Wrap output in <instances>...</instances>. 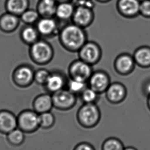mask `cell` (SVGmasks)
I'll return each instance as SVG.
<instances>
[{"mask_svg": "<svg viewBox=\"0 0 150 150\" xmlns=\"http://www.w3.org/2000/svg\"><path fill=\"white\" fill-rule=\"evenodd\" d=\"M41 17L36 9L28 8L20 16L21 21L25 25H35Z\"/></svg>", "mask_w": 150, "mask_h": 150, "instance_id": "26", "label": "cell"}, {"mask_svg": "<svg viewBox=\"0 0 150 150\" xmlns=\"http://www.w3.org/2000/svg\"><path fill=\"white\" fill-rule=\"evenodd\" d=\"M18 128L27 134L33 133L39 129V114L33 110H24L17 116Z\"/></svg>", "mask_w": 150, "mask_h": 150, "instance_id": "4", "label": "cell"}, {"mask_svg": "<svg viewBox=\"0 0 150 150\" xmlns=\"http://www.w3.org/2000/svg\"><path fill=\"white\" fill-rule=\"evenodd\" d=\"M124 144L118 138L111 137L104 140L101 150H124Z\"/></svg>", "mask_w": 150, "mask_h": 150, "instance_id": "29", "label": "cell"}, {"mask_svg": "<svg viewBox=\"0 0 150 150\" xmlns=\"http://www.w3.org/2000/svg\"><path fill=\"white\" fill-rule=\"evenodd\" d=\"M136 65L133 55L128 53H122L117 55L113 63L116 72L122 76L130 75L134 71Z\"/></svg>", "mask_w": 150, "mask_h": 150, "instance_id": "12", "label": "cell"}, {"mask_svg": "<svg viewBox=\"0 0 150 150\" xmlns=\"http://www.w3.org/2000/svg\"><path fill=\"white\" fill-rule=\"evenodd\" d=\"M139 15L144 18H150V0H141Z\"/></svg>", "mask_w": 150, "mask_h": 150, "instance_id": "31", "label": "cell"}, {"mask_svg": "<svg viewBox=\"0 0 150 150\" xmlns=\"http://www.w3.org/2000/svg\"><path fill=\"white\" fill-rule=\"evenodd\" d=\"M75 6L71 22L84 29L90 26L95 18L93 9L81 5Z\"/></svg>", "mask_w": 150, "mask_h": 150, "instance_id": "10", "label": "cell"}, {"mask_svg": "<svg viewBox=\"0 0 150 150\" xmlns=\"http://www.w3.org/2000/svg\"><path fill=\"white\" fill-rule=\"evenodd\" d=\"M57 4L56 0H39L36 10L41 18L55 17Z\"/></svg>", "mask_w": 150, "mask_h": 150, "instance_id": "22", "label": "cell"}, {"mask_svg": "<svg viewBox=\"0 0 150 150\" xmlns=\"http://www.w3.org/2000/svg\"><path fill=\"white\" fill-rule=\"evenodd\" d=\"M30 0H5L4 8L6 12L20 16L29 8Z\"/></svg>", "mask_w": 150, "mask_h": 150, "instance_id": "20", "label": "cell"}, {"mask_svg": "<svg viewBox=\"0 0 150 150\" xmlns=\"http://www.w3.org/2000/svg\"><path fill=\"white\" fill-rule=\"evenodd\" d=\"M75 8V5L73 2L58 3L55 11V18L59 22L71 21Z\"/></svg>", "mask_w": 150, "mask_h": 150, "instance_id": "19", "label": "cell"}, {"mask_svg": "<svg viewBox=\"0 0 150 150\" xmlns=\"http://www.w3.org/2000/svg\"><path fill=\"white\" fill-rule=\"evenodd\" d=\"M146 103H147V106H148V109L150 110V96H149L147 97Z\"/></svg>", "mask_w": 150, "mask_h": 150, "instance_id": "35", "label": "cell"}, {"mask_svg": "<svg viewBox=\"0 0 150 150\" xmlns=\"http://www.w3.org/2000/svg\"><path fill=\"white\" fill-rule=\"evenodd\" d=\"M32 105L33 110L39 114L51 111L53 108L52 95L47 92L37 96L33 100Z\"/></svg>", "mask_w": 150, "mask_h": 150, "instance_id": "18", "label": "cell"}, {"mask_svg": "<svg viewBox=\"0 0 150 150\" xmlns=\"http://www.w3.org/2000/svg\"><path fill=\"white\" fill-rule=\"evenodd\" d=\"M140 2L141 0H117L116 10L125 18H135L139 15Z\"/></svg>", "mask_w": 150, "mask_h": 150, "instance_id": "14", "label": "cell"}, {"mask_svg": "<svg viewBox=\"0 0 150 150\" xmlns=\"http://www.w3.org/2000/svg\"><path fill=\"white\" fill-rule=\"evenodd\" d=\"M96 2H98L101 4H105L111 1L112 0H96Z\"/></svg>", "mask_w": 150, "mask_h": 150, "instance_id": "34", "label": "cell"}, {"mask_svg": "<svg viewBox=\"0 0 150 150\" xmlns=\"http://www.w3.org/2000/svg\"><path fill=\"white\" fill-rule=\"evenodd\" d=\"M17 128V116L8 110H0V133L8 134Z\"/></svg>", "mask_w": 150, "mask_h": 150, "instance_id": "17", "label": "cell"}, {"mask_svg": "<svg viewBox=\"0 0 150 150\" xmlns=\"http://www.w3.org/2000/svg\"><path fill=\"white\" fill-rule=\"evenodd\" d=\"M50 71L45 68H40L35 71L34 82L39 85L44 86L49 77Z\"/></svg>", "mask_w": 150, "mask_h": 150, "instance_id": "30", "label": "cell"}, {"mask_svg": "<svg viewBox=\"0 0 150 150\" xmlns=\"http://www.w3.org/2000/svg\"><path fill=\"white\" fill-rule=\"evenodd\" d=\"M35 72V69L31 65H20L14 69L12 73V81L18 87H28L34 82Z\"/></svg>", "mask_w": 150, "mask_h": 150, "instance_id": "6", "label": "cell"}, {"mask_svg": "<svg viewBox=\"0 0 150 150\" xmlns=\"http://www.w3.org/2000/svg\"><path fill=\"white\" fill-rule=\"evenodd\" d=\"M92 66L79 59L72 62L68 67L69 78L88 82L93 72Z\"/></svg>", "mask_w": 150, "mask_h": 150, "instance_id": "8", "label": "cell"}, {"mask_svg": "<svg viewBox=\"0 0 150 150\" xmlns=\"http://www.w3.org/2000/svg\"><path fill=\"white\" fill-rule=\"evenodd\" d=\"M55 123V117L51 112H47L39 114L40 127L43 129H50Z\"/></svg>", "mask_w": 150, "mask_h": 150, "instance_id": "28", "label": "cell"}, {"mask_svg": "<svg viewBox=\"0 0 150 150\" xmlns=\"http://www.w3.org/2000/svg\"><path fill=\"white\" fill-rule=\"evenodd\" d=\"M7 135L8 142L13 146H20L24 142L25 133L18 128H16Z\"/></svg>", "mask_w": 150, "mask_h": 150, "instance_id": "25", "label": "cell"}, {"mask_svg": "<svg viewBox=\"0 0 150 150\" xmlns=\"http://www.w3.org/2000/svg\"><path fill=\"white\" fill-rule=\"evenodd\" d=\"M74 0H56L57 3H62V2H73Z\"/></svg>", "mask_w": 150, "mask_h": 150, "instance_id": "37", "label": "cell"}, {"mask_svg": "<svg viewBox=\"0 0 150 150\" xmlns=\"http://www.w3.org/2000/svg\"><path fill=\"white\" fill-rule=\"evenodd\" d=\"M29 55L31 60L36 65L44 66L52 61L54 55V51L50 43L41 38L29 46Z\"/></svg>", "mask_w": 150, "mask_h": 150, "instance_id": "2", "label": "cell"}, {"mask_svg": "<svg viewBox=\"0 0 150 150\" xmlns=\"http://www.w3.org/2000/svg\"><path fill=\"white\" fill-rule=\"evenodd\" d=\"M39 34L44 38L58 36L61 27L59 22L55 17L40 18L35 25Z\"/></svg>", "mask_w": 150, "mask_h": 150, "instance_id": "9", "label": "cell"}, {"mask_svg": "<svg viewBox=\"0 0 150 150\" xmlns=\"http://www.w3.org/2000/svg\"><path fill=\"white\" fill-rule=\"evenodd\" d=\"M88 86L87 82L69 78L66 88L76 96H79Z\"/></svg>", "mask_w": 150, "mask_h": 150, "instance_id": "24", "label": "cell"}, {"mask_svg": "<svg viewBox=\"0 0 150 150\" xmlns=\"http://www.w3.org/2000/svg\"><path fill=\"white\" fill-rule=\"evenodd\" d=\"M136 65L142 68H150V47L142 46L134 51L132 55Z\"/></svg>", "mask_w": 150, "mask_h": 150, "instance_id": "23", "label": "cell"}, {"mask_svg": "<svg viewBox=\"0 0 150 150\" xmlns=\"http://www.w3.org/2000/svg\"><path fill=\"white\" fill-rule=\"evenodd\" d=\"M105 98L110 103L117 105L122 103L127 96V90L123 83H111L105 92Z\"/></svg>", "mask_w": 150, "mask_h": 150, "instance_id": "15", "label": "cell"}, {"mask_svg": "<svg viewBox=\"0 0 150 150\" xmlns=\"http://www.w3.org/2000/svg\"><path fill=\"white\" fill-rule=\"evenodd\" d=\"M20 36L23 42L28 46L33 45L41 38L36 27L30 25H25L23 27Z\"/></svg>", "mask_w": 150, "mask_h": 150, "instance_id": "21", "label": "cell"}, {"mask_svg": "<svg viewBox=\"0 0 150 150\" xmlns=\"http://www.w3.org/2000/svg\"><path fill=\"white\" fill-rule=\"evenodd\" d=\"M144 91L145 94L146 95V97L150 96V81H148L144 84Z\"/></svg>", "mask_w": 150, "mask_h": 150, "instance_id": "33", "label": "cell"}, {"mask_svg": "<svg viewBox=\"0 0 150 150\" xmlns=\"http://www.w3.org/2000/svg\"><path fill=\"white\" fill-rule=\"evenodd\" d=\"M124 150H137L135 148L133 147V146H128V147H126L124 149Z\"/></svg>", "mask_w": 150, "mask_h": 150, "instance_id": "36", "label": "cell"}, {"mask_svg": "<svg viewBox=\"0 0 150 150\" xmlns=\"http://www.w3.org/2000/svg\"><path fill=\"white\" fill-rule=\"evenodd\" d=\"M77 53L79 59L92 66L100 61L103 55L100 45L92 41H88Z\"/></svg>", "mask_w": 150, "mask_h": 150, "instance_id": "5", "label": "cell"}, {"mask_svg": "<svg viewBox=\"0 0 150 150\" xmlns=\"http://www.w3.org/2000/svg\"><path fill=\"white\" fill-rule=\"evenodd\" d=\"M21 22L20 16L5 11L0 14V30L7 33H13L18 29Z\"/></svg>", "mask_w": 150, "mask_h": 150, "instance_id": "16", "label": "cell"}, {"mask_svg": "<svg viewBox=\"0 0 150 150\" xmlns=\"http://www.w3.org/2000/svg\"><path fill=\"white\" fill-rule=\"evenodd\" d=\"M83 103H97L100 94L88 86L79 96Z\"/></svg>", "mask_w": 150, "mask_h": 150, "instance_id": "27", "label": "cell"}, {"mask_svg": "<svg viewBox=\"0 0 150 150\" xmlns=\"http://www.w3.org/2000/svg\"><path fill=\"white\" fill-rule=\"evenodd\" d=\"M59 40L61 46L70 52H78L88 41L86 29L73 23H67L61 27L59 32Z\"/></svg>", "mask_w": 150, "mask_h": 150, "instance_id": "1", "label": "cell"}, {"mask_svg": "<svg viewBox=\"0 0 150 150\" xmlns=\"http://www.w3.org/2000/svg\"><path fill=\"white\" fill-rule=\"evenodd\" d=\"M53 108L59 111L72 109L77 103V96L65 88L52 94Z\"/></svg>", "mask_w": 150, "mask_h": 150, "instance_id": "7", "label": "cell"}, {"mask_svg": "<svg viewBox=\"0 0 150 150\" xmlns=\"http://www.w3.org/2000/svg\"><path fill=\"white\" fill-rule=\"evenodd\" d=\"M101 119V111L96 103H83L76 113L77 122L85 129L98 126Z\"/></svg>", "mask_w": 150, "mask_h": 150, "instance_id": "3", "label": "cell"}, {"mask_svg": "<svg viewBox=\"0 0 150 150\" xmlns=\"http://www.w3.org/2000/svg\"><path fill=\"white\" fill-rule=\"evenodd\" d=\"M73 150H96L93 145L87 142H79L76 144Z\"/></svg>", "mask_w": 150, "mask_h": 150, "instance_id": "32", "label": "cell"}, {"mask_svg": "<svg viewBox=\"0 0 150 150\" xmlns=\"http://www.w3.org/2000/svg\"><path fill=\"white\" fill-rule=\"evenodd\" d=\"M87 83L88 87L100 95L105 93L111 82L110 75L107 72L98 70L93 72Z\"/></svg>", "mask_w": 150, "mask_h": 150, "instance_id": "11", "label": "cell"}, {"mask_svg": "<svg viewBox=\"0 0 150 150\" xmlns=\"http://www.w3.org/2000/svg\"><path fill=\"white\" fill-rule=\"evenodd\" d=\"M68 77L63 71L58 70L50 71L49 77L44 87L47 93L52 94L66 88Z\"/></svg>", "mask_w": 150, "mask_h": 150, "instance_id": "13", "label": "cell"}]
</instances>
